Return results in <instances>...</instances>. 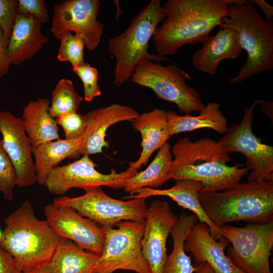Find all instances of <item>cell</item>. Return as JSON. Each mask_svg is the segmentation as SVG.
I'll list each match as a JSON object with an SVG mask.
<instances>
[{"mask_svg":"<svg viewBox=\"0 0 273 273\" xmlns=\"http://www.w3.org/2000/svg\"><path fill=\"white\" fill-rule=\"evenodd\" d=\"M236 0H168L165 18L153 36L157 55L166 57L181 47L203 42Z\"/></svg>","mask_w":273,"mask_h":273,"instance_id":"1","label":"cell"},{"mask_svg":"<svg viewBox=\"0 0 273 273\" xmlns=\"http://www.w3.org/2000/svg\"><path fill=\"white\" fill-rule=\"evenodd\" d=\"M174 155L168 172L169 179H188L200 181L199 193L223 191L240 183L249 170L240 165L230 166L231 159L213 139L207 138L192 142L179 139L172 149Z\"/></svg>","mask_w":273,"mask_h":273,"instance_id":"2","label":"cell"},{"mask_svg":"<svg viewBox=\"0 0 273 273\" xmlns=\"http://www.w3.org/2000/svg\"><path fill=\"white\" fill-rule=\"evenodd\" d=\"M198 198L207 217L218 228L240 220L273 221V181L239 183L222 192L199 193Z\"/></svg>","mask_w":273,"mask_h":273,"instance_id":"3","label":"cell"},{"mask_svg":"<svg viewBox=\"0 0 273 273\" xmlns=\"http://www.w3.org/2000/svg\"><path fill=\"white\" fill-rule=\"evenodd\" d=\"M4 223L0 247L16 260L23 273L48 264L60 238L46 220L36 217L29 201L14 210Z\"/></svg>","mask_w":273,"mask_h":273,"instance_id":"4","label":"cell"},{"mask_svg":"<svg viewBox=\"0 0 273 273\" xmlns=\"http://www.w3.org/2000/svg\"><path fill=\"white\" fill-rule=\"evenodd\" d=\"M220 26L236 29L247 53L238 75L229 79L230 84L273 68V23L263 19L250 1L236 0L231 4Z\"/></svg>","mask_w":273,"mask_h":273,"instance_id":"5","label":"cell"},{"mask_svg":"<svg viewBox=\"0 0 273 273\" xmlns=\"http://www.w3.org/2000/svg\"><path fill=\"white\" fill-rule=\"evenodd\" d=\"M165 16L161 1L152 0L132 19L123 33L109 39L108 51L116 59V85L121 86L130 79L137 66L143 62L169 60L148 52L149 40Z\"/></svg>","mask_w":273,"mask_h":273,"instance_id":"6","label":"cell"},{"mask_svg":"<svg viewBox=\"0 0 273 273\" xmlns=\"http://www.w3.org/2000/svg\"><path fill=\"white\" fill-rule=\"evenodd\" d=\"M145 221L124 220L116 228L102 227L105 241L102 251L88 273H114L118 270L152 273L142 251Z\"/></svg>","mask_w":273,"mask_h":273,"instance_id":"7","label":"cell"},{"mask_svg":"<svg viewBox=\"0 0 273 273\" xmlns=\"http://www.w3.org/2000/svg\"><path fill=\"white\" fill-rule=\"evenodd\" d=\"M130 80L153 91L160 99L176 105L179 111L186 115L201 111L205 105L195 88L186 82L191 79L183 69L174 64L166 66L147 61L136 67Z\"/></svg>","mask_w":273,"mask_h":273,"instance_id":"8","label":"cell"},{"mask_svg":"<svg viewBox=\"0 0 273 273\" xmlns=\"http://www.w3.org/2000/svg\"><path fill=\"white\" fill-rule=\"evenodd\" d=\"M222 237L231 246L227 256L245 273H272L269 258L273 248V221L249 223L244 227L224 224Z\"/></svg>","mask_w":273,"mask_h":273,"instance_id":"9","label":"cell"},{"mask_svg":"<svg viewBox=\"0 0 273 273\" xmlns=\"http://www.w3.org/2000/svg\"><path fill=\"white\" fill-rule=\"evenodd\" d=\"M146 199L120 200L107 195L102 187H97L85 191L80 196L56 198L53 203L70 207L101 226L113 228L121 221H145L148 209Z\"/></svg>","mask_w":273,"mask_h":273,"instance_id":"10","label":"cell"},{"mask_svg":"<svg viewBox=\"0 0 273 273\" xmlns=\"http://www.w3.org/2000/svg\"><path fill=\"white\" fill-rule=\"evenodd\" d=\"M261 100H257L244 109L239 124L228 127L218 143L228 153H240L246 158L249 173L247 181H273V147L261 143L252 131L253 111Z\"/></svg>","mask_w":273,"mask_h":273,"instance_id":"11","label":"cell"},{"mask_svg":"<svg viewBox=\"0 0 273 273\" xmlns=\"http://www.w3.org/2000/svg\"><path fill=\"white\" fill-rule=\"evenodd\" d=\"M97 166L89 156L83 155L67 165L54 167L44 186L51 193L57 195H64L74 188L85 191L103 186L122 189L128 179L138 172V170L128 167L121 172L112 169L108 174H104L96 170Z\"/></svg>","mask_w":273,"mask_h":273,"instance_id":"12","label":"cell"},{"mask_svg":"<svg viewBox=\"0 0 273 273\" xmlns=\"http://www.w3.org/2000/svg\"><path fill=\"white\" fill-rule=\"evenodd\" d=\"M99 0H66L54 5L51 32L57 38L74 32L84 40L85 47L95 50L101 42L104 24L97 20Z\"/></svg>","mask_w":273,"mask_h":273,"instance_id":"13","label":"cell"},{"mask_svg":"<svg viewBox=\"0 0 273 273\" xmlns=\"http://www.w3.org/2000/svg\"><path fill=\"white\" fill-rule=\"evenodd\" d=\"M44 213L46 220L60 238L100 255L105 238L101 226L69 207L50 204L44 207Z\"/></svg>","mask_w":273,"mask_h":273,"instance_id":"14","label":"cell"},{"mask_svg":"<svg viewBox=\"0 0 273 273\" xmlns=\"http://www.w3.org/2000/svg\"><path fill=\"white\" fill-rule=\"evenodd\" d=\"M177 219L166 201L155 200L147 209L142 251L152 273H163L167 240Z\"/></svg>","mask_w":273,"mask_h":273,"instance_id":"15","label":"cell"},{"mask_svg":"<svg viewBox=\"0 0 273 273\" xmlns=\"http://www.w3.org/2000/svg\"><path fill=\"white\" fill-rule=\"evenodd\" d=\"M0 132L3 148L16 172L17 186H32L36 182L32 146L22 118L15 117L9 111L0 110Z\"/></svg>","mask_w":273,"mask_h":273,"instance_id":"16","label":"cell"},{"mask_svg":"<svg viewBox=\"0 0 273 273\" xmlns=\"http://www.w3.org/2000/svg\"><path fill=\"white\" fill-rule=\"evenodd\" d=\"M139 115L131 107L118 104L96 108L86 113L87 128L78 151L79 156L101 153L103 148H109V142L106 140L109 127L119 122L132 121Z\"/></svg>","mask_w":273,"mask_h":273,"instance_id":"17","label":"cell"},{"mask_svg":"<svg viewBox=\"0 0 273 273\" xmlns=\"http://www.w3.org/2000/svg\"><path fill=\"white\" fill-rule=\"evenodd\" d=\"M229 244L224 237L214 240L208 226L199 222L193 226L187 236L184 248L192 253L197 264L207 263L214 273H245L224 253V249Z\"/></svg>","mask_w":273,"mask_h":273,"instance_id":"18","label":"cell"},{"mask_svg":"<svg viewBox=\"0 0 273 273\" xmlns=\"http://www.w3.org/2000/svg\"><path fill=\"white\" fill-rule=\"evenodd\" d=\"M201 49L193 55L192 63L201 72L215 75L220 62L235 60L243 50L237 31L231 27H220L214 36H209Z\"/></svg>","mask_w":273,"mask_h":273,"instance_id":"19","label":"cell"},{"mask_svg":"<svg viewBox=\"0 0 273 273\" xmlns=\"http://www.w3.org/2000/svg\"><path fill=\"white\" fill-rule=\"evenodd\" d=\"M176 184L171 188L159 190L143 188L134 194L126 196L123 199L145 198L153 196H166L177 204L191 211L200 223H205L209 228L211 237L218 240L223 237L220 228L215 226L208 219L200 204L198 194L202 188L201 183L197 180L181 179L176 180Z\"/></svg>","mask_w":273,"mask_h":273,"instance_id":"20","label":"cell"},{"mask_svg":"<svg viewBox=\"0 0 273 273\" xmlns=\"http://www.w3.org/2000/svg\"><path fill=\"white\" fill-rule=\"evenodd\" d=\"M42 24L34 16L17 14L8 47L12 64L19 65L32 59L49 41L41 32Z\"/></svg>","mask_w":273,"mask_h":273,"instance_id":"21","label":"cell"},{"mask_svg":"<svg viewBox=\"0 0 273 273\" xmlns=\"http://www.w3.org/2000/svg\"><path fill=\"white\" fill-rule=\"evenodd\" d=\"M142 135V152L139 159L129 162V167L138 170L147 164L152 154L167 142L171 136L166 111L155 108L144 112L131 121Z\"/></svg>","mask_w":273,"mask_h":273,"instance_id":"22","label":"cell"},{"mask_svg":"<svg viewBox=\"0 0 273 273\" xmlns=\"http://www.w3.org/2000/svg\"><path fill=\"white\" fill-rule=\"evenodd\" d=\"M49 101L31 100L24 108L22 120L32 147L60 139L58 125L49 112Z\"/></svg>","mask_w":273,"mask_h":273,"instance_id":"23","label":"cell"},{"mask_svg":"<svg viewBox=\"0 0 273 273\" xmlns=\"http://www.w3.org/2000/svg\"><path fill=\"white\" fill-rule=\"evenodd\" d=\"M83 140V135L75 140L59 139L32 147L36 182L44 186L49 173L59 163L66 158H79L78 151Z\"/></svg>","mask_w":273,"mask_h":273,"instance_id":"24","label":"cell"},{"mask_svg":"<svg viewBox=\"0 0 273 273\" xmlns=\"http://www.w3.org/2000/svg\"><path fill=\"white\" fill-rule=\"evenodd\" d=\"M170 135L193 130L209 128L222 134L226 132L227 120L220 110L217 102H209L200 111L197 116L189 114L179 115L174 111H166Z\"/></svg>","mask_w":273,"mask_h":273,"instance_id":"25","label":"cell"},{"mask_svg":"<svg viewBox=\"0 0 273 273\" xmlns=\"http://www.w3.org/2000/svg\"><path fill=\"white\" fill-rule=\"evenodd\" d=\"M99 255L60 238L48 265L50 273H88Z\"/></svg>","mask_w":273,"mask_h":273,"instance_id":"26","label":"cell"},{"mask_svg":"<svg viewBox=\"0 0 273 273\" xmlns=\"http://www.w3.org/2000/svg\"><path fill=\"white\" fill-rule=\"evenodd\" d=\"M198 221L194 214L180 213L170 233L173 249L166 256L163 273L195 272L196 267L192 265L191 257L186 254L184 245L187 236Z\"/></svg>","mask_w":273,"mask_h":273,"instance_id":"27","label":"cell"},{"mask_svg":"<svg viewBox=\"0 0 273 273\" xmlns=\"http://www.w3.org/2000/svg\"><path fill=\"white\" fill-rule=\"evenodd\" d=\"M172 161L171 145L168 142L163 144L149 166L143 171L138 172L129 178L124 188L130 195L143 188L154 189L168 180V172Z\"/></svg>","mask_w":273,"mask_h":273,"instance_id":"28","label":"cell"},{"mask_svg":"<svg viewBox=\"0 0 273 273\" xmlns=\"http://www.w3.org/2000/svg\"><path fill=\"white\" fill-rule=\"evenodd\" d=\"M49 112L54 118L67 113L76 112L83 100L75 90L72 81L60 79L52 93Z\"/></svg>","mask_w":273,"mask_h":273,"instance_id":"29","label":"cell"},{"mask_svg":"<svg viewBox=\"0 0 273 273\" xmlns=\"http://www.w3.org/2000/svg\"><path fill=\"white\" fill-rule=\"evenodd\" d=\"M58 38L60 41L57 59L60 62H68L72 67L83 64L85 43L82 37L71 32L61 34Z\"/></svg>","mask_w":273,"mask_h":273,"instance_id":"30","label":"cell"},{"mask_svg":"<svg viewBox=\"0 0 273 273\" xmlns=\"http://www.w3.org/2000/svg\"><path fill=\"white\" fill-rule=\"evenodd\" d=\"M17 183L14 167L0 140V192L5 199L9 201L13 199V189Z\"/></svg>","mask_w":273,"mask_h":273,"instance_id":"31","label":"cell"},{"mask_svg":"<svg viewBox=\"0 0 273 273\" xmlns=\"http://www.w3.org/2000/svg\"><path fill=\"white\" fill-rule=\"evenodd\" d=\"M72 71L81 79L84 89V98L87 102L92 101L95 98L101 95L98 85V70L91 66L87 62L72 67Z\"/></svg>","mask_w":273,"mask_h":273,"instance_id":"32","label":"cell"},{"mask_svg":"<svg viewBox=\"0 0 273 273\" xmlns=\"http://www.w3.org/2000/svg\"><path fill=\"white\" fill-rule=\"evenodd\" d=\"M56 121L63 129L67 140L81 138L86 130L87 124L85 115L77 112L62 115L56 118Z\"/></svg>","mask_w":273,"mask_h":273,"instance_id":"33","label":"cell"},{"mask_svg":"<svg viewBox=\"0 0 273 273\" xmlns=\"http://www.w3.org/2000/svg\"><path fill=\"white\" fill-rule=\"evenodd\" d=\"M17 12L18 14L34 16L42 24L49 19V12L43 0L17 1Z\"/></svg>","mask_w":273,"mask_h":273,"instance_id":"34","label":"cell"},{"mask_svg":"<svg viewBox=\"0 0 273 273\" xmlns=\"http://www.w3.org/2000/svg\"><path fill=\"white\" fill-rule=\"evenodd\" d=\"M17 14V1L0 0V29L9 37Z\"/></svg>","mask_w":273,"mask_h":273,"instance_id":"35","label":"cell"},{"mask_svg":"<svg viewBox=\"0 0 273 273\" xmlns=\"http://www.w3.org/2000/svg\"><path fill=\"white\" fill-rule=\"evenodd\" d=\"M9 37L0 29V78L6 75L12 63L8 55Z\"/></svg>","mask_w":273,"mask_h":273,"instance_id":"36","label":"cell"},{"mask_svg":"<svg viewBox=\"0 0 273 273\" xmlns=\"http://www.w3.org/2000/svg\"><path fill=\"white\" fill-rule=\"evenodd\" d=\"M0 273H23L21 266L7 251L0 247Z\"/></svg>","mask_w":273,"mask_h":273,"instance_id":"37","label":"cell"},{"mask_svg":"<svg viewBox=\"0 0 273 273\" xmlns=\"http://www.w3.org/2000/svg\"><path fill=\"white\" fill-rule=\"evenodd\" d=\"M252 4L258 6L263 11L266 20L272 22L273 20V7L263 0H251L250 1Z\"/></svg>","mask_w":273,"mask_h":273,"instance_id":"38","label":"cell"},{"mask_svg":"<svg viewBox=\"0 0 273 273\" xmlns=\"http://www.w3.org/2000/svg\"><path fill=\"white\" fill-rule=\"evenodd\" d=\"M260 104L262 111L272 120V103H267L264 100H261Z\"/></svg>","mask_w":273,"mask_h":273,"instance_id":"39","label":"cell"},{"mask_svg":"<svg viewBox=\"0 0 273 273\" xmlns=\"http://www.w3.org/2000/svg\"><path fill=\"white\" fill-rule=\"evenodd\" d=\"M195 273H214L212 268L207 263H203L195 265Z\"/></svg>","mask_w":273,"mask_h":273,"instance_id":"40","label":"cell"},{"mask_svg":"<svg viewBox=\"0 0 273 273\" xmlns=\"http://www.w3.org/2000/svg\"><path fill=\"white\" fill-rule=\"evenodd\" d=\"M24 273H50L48 265H43Z\"/></svg>","mask_w":273,"mask_h":273,"instance_id":"41","label":"cell"},{"mask_svg":"<svg viewBox=\"0 0 273 273\" xmlns=\"http://www.w3.org/2000/svg\"><path fill=\"white\" fill-rule=\"evenodd\" d=\"M2 231L0 229V238H1V236H2Z\"/></svg>","mask_w":273,"mask_h":273,"instance_id":"42","label":"cell"}]
</instances>
